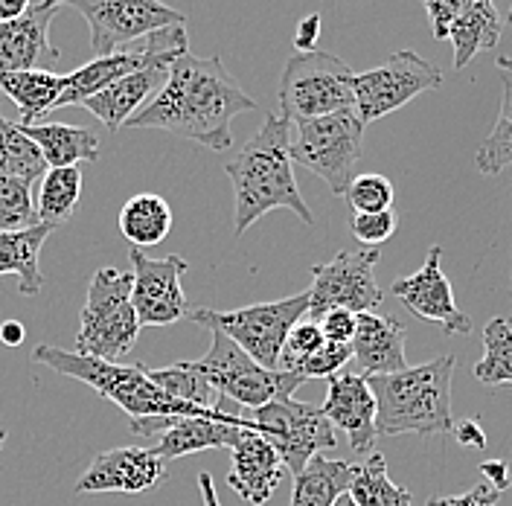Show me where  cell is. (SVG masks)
Returning <instances> with one entry per match:
<instances>
[{
	"instance_id": "6da1fadb",
	"label": "cell",
	"mask_w": 512,
	"mask_h": 506,
	"mask_svg": "<svg viewBox=\"0 0 512 506\" xmlns=\"http://www.w3.org/2000/svg\"><path fill=\"white\" fill-rule=\"evenodd\" d=\"M256 102L239 88L219 56H181L169 67L152 102H146L126 128H163L204 149L233 146V117L254 111Z\"/></svg>"
},
{
	"instance_id": "7a4b0ae2",
	"label": "cell",
	"mask_w": 512,
	"mask_h": 506,
	"mask_svg": "<svg viewBox=\"0 0 512 506\" xmlns=\"http://www.w3.org/2000/svg\"><path fill=\"white\" fill-rule=\"evenodd\" d=\"M291 123L283 114H268L265 126L224 163L233 184V236H242L271 210H291L303 224H315L303 201L291 163Z\"/></svg>"
},
{
	"instance_id": "3957f363",
	"label": "cell",
	"mask_w": 512,
	"mask_h": 506,
	"mask_svg": "<svg viewBox=\"0 0 512 506\" xmlns=\"http://www.w3.org/2000/svg\"><path fill=\"white\" fill-rule=\"evenodd\" d=\"M454 355H440L428 364L408 367L390 376H367L376 396V434H451V376Z\"/></svg>"
},
{
	"instance_id": "277c9868",
	"label": "cell",
	"mask_w": 512,
	"mask_h": 506,
	"mask_svg": "<svg viewBox=\"0 0 512 506\" xmlns=\"http://www.w3.org/2000/svg\"><path fill=\"white\" fill-rule=\"evenodd\" d=\"M32 361L44 364V367H50V370H56L62 376L88 384L102 399H108L120 411H126L128 422L152 419V416H201V413H210L184 405V402L172 399L169 393H163L140 364H114V361L67 352V349L50 347V344L35 347ZM219 399H222V393H219Z\"/></svg>"
},
{
	"instance_id": "5b68a950",
	"label": "cell",
	"mask_w": 512,
	"mask_h": 506,
	"mask_svg": "<svg viewBox=\"0 0 512 506\" xmlns=\"http://www.w3.org/2000/svg\"><path fill=\"white\" fill-rule=\"evenodd\" d=\"M140 329L143 326L131 303V271L99 268L88 283L73 352L123 364L140 338Z\"/></svg>"
},
{
	"instance_id": "8992f818",
	"label": "cell",
	"mask_w": 512,
	"mask_h": 506,
	"mask_svg": "<svg viewBox=\"0 0 512 506\" xmlns=\"http://www.w3.org/2000/svg\"><path fill=\"white\" fill-rule=\"evenodd\" d=\"M364 128L355 108L291 123V163L318 175L329 192L341 198L364 152Z\"/></svg>"
},
{
	"instance_id": "52a82bcc",
	"label": "cell",
	"mask_w": 512,
	"mask_h": 506,
	"mask_svg": "<svg viewBox=\"0 0 512 506\" xmlns=\"http://www.w3.org/2000/svg\"><path fill=\"white\" fill-rule=\"evenodd\" d=\"M306 315H309V291L286 297V300L254 303L236 312L192 309L187 317L204 329L224 332L236 347L245 349L259 367L280 370V352H283L288 332Z\"/></svg>"
},
{
	"instance_id": "ba28073f",
	"label": "cell",
	"mask_w": 512,
	"mask_h": 506,
	"mask_svg": "<svg viewBox=\"0 0 512 506\" xmlns=\"http://www.w3.org/2000/svg\"><path fill=\"white\" fill-rule=\"evenodd\" d=\"M352 79L355 70L332 53L309 50L288 56L277 88L283 117L300 123L352 108Z\"/></svg>"
},
{
	"instance_id": "9c48e42d",
	"label": "cell",
	"mask_w": 512,
	"mask_h": 506,
	"mask_svg": "<svg viewBox=\"0 0 512 506\" xmlns=\"http://www.w3.org/2000/svg\"><path fill=\"white\" fill-rule=\"evenodd\" d=\"M210 335H213L210 349L198 361H192V367L216 393L242 405L245 411L262 408L274 399H288L306 381L288 370L259 367L245 349L236 347L219 329H210Z\"/></svg>"
},
{
	"instance_id": "30bf717a",
	"label": "cell",
	"mask_w": 512,
	"mask_h": 506,
	"mask_svg": "<svg viewBox=\"0 0 512 506\" xmlns=\"http://www.w3.org/2000/svg\"><path fill=\"white\" fill-rule=\"evenodd\" d=\"M254 431L277 448L283 466L291 475H300L303 466L320 454L335 448V428L318 405L297 402L294 396L274 399L262 408L239 413Z\"/></svg>"
},
{
	"instance_id": "8fae6325",
	"label": "cell",
	"mask_w": 512,
	"mask_h": 506,
	"mask_svg": "<svg viewBox=\"0 0 512 506\" xmlns=\"http://www.w3.org/2000/svg\"><path fill=\"white\" fill-rule=\"evenodd\" d=\"M443 85V70L422 59L414 50H396L390 59L352 79V108L367 126L384 114L399 111L414 96L437 91Z\"/></svg>"
},
{
	"instance_id": "7c38bea8",
	"label": "cell",
	"mask_w": 512,
	"mask_h": 506,
	"mask_svg": "<svg viewBox=\"0 0 512 506\" xmlns=\"http://www.w3.org/2000/svg\"><path fill=\"white\" fill-rule=\"evenodd\" d=\"M190 53V41L184 27H169V30L152 32L140 47H128L117 50L111 56H94V62L76 67L73 73L64 76L62 96L56 102V108L67 105H82L88 96L99 94L102 88H108L111 82L123 79L128 73L146 70V67H158V64H172L175 59Z\"/></svg>"
},
{
	"instance_id": "4fadbf2b",
	"label": "cell",
	"mask_w": 512,
	"mask_h": 506,
	"mask_svg": "<svg viewBox=\"0 0 512 506\" xmlns=\"http://www.w3.org/2000/svg\"><path fill=\"white\" fill-rule=\"evenodd\" d=\"M73 9L88 21L94 56H111L137 38L187 24V15L163 0H73Z\"/></svg>"
},
{
	"instance_id": "5bb4252c",
	"label": "cell",
	"mask_w": 512,
	"mask_h": 506,
	"mask_svg": "<svg viewBox=\"0 0 512 506\" xmlns=\"http://www.w3.org/2000/svg\"><path fill=\"white\" fill-rule=\"evenodd\" d=\"M379 251H341L335 259L312 265L315 283L309 288V315L320 317L329 309L347 312H373L384 300V291L376 283Z\"/></svg>"
},
{
	"instance_id": "9a60e30c",
	"label": "cell",
	"mask_w": 512,
	"mask_h": 506,
	"mask_svg": "<svg viewBox=\"0 0 512 506\" xmlns=\"http://www.w3.org/2000/svg\"><path fill=\"white\" fill-rule=\"evenodd\" d=\"M131 262V303L140 326H172L190 315L192 306L181 288V277L190 268L184 256H146L140 248L128 251Z\"/></svg>"
},
{
	"instance_id": "2e32d148",
	"label": "cell",
	"mask_w": 512,
	"mask_h": 506,
	"mask_svg": "<svg viewBox=\"0 0 512 506\" xmlns=\"http://www.w3.org/2000/svg\"><path fill=\"white\" fill-rule=\"evenodd\" d=\"M440 259H443V248L434 245L425 256L422 268L408 277H399L390 285V294L419 320L440 323L446 335H469L475 329V320L457 306L451 283L440 268Z\"/></svg>"
},
{
	"instance_id": "e0dca14e",
	"label": "cell",
	"mask_w": 512,
	"mask_h": 506,
	"mask_svg": "<svg viewBox=\"0 0 512 506\" xmlns=\"http://www.w3.org/2000/svg\"><path fill=\"white\" fill-rule=\"evenodd\" d=\"M251 428L239 411H230V399H219V408L201 416H175L166 431L155 437L152 451L160 460H178L207 448H233L242 431Z\"/></svg>"
},
{
	"instance_id": "ac0fdd59",
	"label": "cell",
	"mask_w": 512,
	"mask_h": 506,
	"mask_svg": "<svg viewBox=\"0 0 512 506\" xmlns=\"http://www.w3.org/2000/svg\"><path fill=\"white\" fill-rule=\"evenodd\" d=\"M332 428H341L355 454H367L376 445V396L364 373L341 370L329 379L326 402L320 405Z\"/></svg>"
},
{
	"instance_id": "d6986e66",
	"label": "cell",
	"mask_w": 512,
	"mask_h": 506,
	"mask_svg": "<svg viewBox=\"0 0 512 506\" xmlns=\"http://www.w3.org/2000/svg\"><path fill=\"white\" fill-rule=\"evenodd\" d=\"M166 472V460H160L152 448H111L96 454L85 475L76 480L79 495L91 492H123L140 495L149 492Z\"/></svg>"
},
{
	"instance_id": "ffe728a7",
	"label": "cell",
	"mask_w": 512,
	"mask_h": 506,
	"mask_svg": "<svg viewBox=\"0 0 512 506\" xmlns=\"http://www.w3.org/2000/svg\"><path fill=\"white\" fill-rule=\"evenodd\" d=\"M286 466L277 454V448L268 443L259 431L245 428L239 443L230 448V472L227 486L251 506H262L271 501L277 486L283 483Z\"/></svg>"
},
{
	"instance_id": "44dd1931",
	"label": "cell",
	"mask_w": 512,
	"mask_h": 506,
	"mask_svg": "<svg viewBox=\"0 0 512 506\" xmlns=\"http://www.w3.org/2000/svg\"><path fill=\"white\" fill-rule=\"evenodd\" d=\"M59 9H30L21 18L0 24V70H50L62 59L59 47L50 44V24Z\"/></svg>"
},
{
	"instance_id": "7402d4cb",
	"label": "cell",
	"mask_w": 512,
	"mask_h": 506,
	"mask_svg": "<svg viewBox=\"0 0 512 506\" xmlns=\"http://www.w3.org/2000/svg\"><path fill=\"white\" fill-rule=\"evenodd\" d=\"M405 326L393 317L376 312H361L352 338V361L364 370V376H390L408 370L405 358Z\"/></svg>"
},
{
	"instance_id": "603a6c76",
	"label": "cell",
	"mask_w": 512,
	"mask_h": 506,
	"mask_svg": "<svg viewBox=\"0 0 512 506\" xmlns=\"http://www.w3.org/2000/svg\"><path fill=\"white\" fill-rule=\"evenodd\" d=\"M169 67L172 64H158V67L128 73L123 79L111 82L108 88H102L99 94L88 96L82 102V108H88L108 131H120L146 105V99L163 88V82L169 76Z\"/></svg>"
},
{
	"instance_id": "cb8c5ba5",
	"label": "cell",
	"mask_w": 512,
	"mask_h": 506,
	"mask_svg": "<svg viewBox=\"0 0 512 506\" xmlns=\"http://www.w3.org/2000/svg\"><path fill=\"white\" fill-rule=\"evenodd\" d=\"M501 15L495 0H472L466 3L448 27V41L454 44V67H466L480 50H495L501 41Z\"/></svg>"
},
{
	"instance_id": "d4e9b609",
	"label": "cell",
	"mask_w": 512,
	"mask_h": 506,
	"mask_svg": "<svg viewBox=\"0 0 512 506\" xmlns=\"http://www.w3.org/2000/svg\"><path fill=\"white\" fill-rule=\"evenodd\" d=\"M53 227L50 224H32L21 230H0V277L15 274L18 277V291L24 297H32L41 291L44 274L38 268V256L44 242L50 239Z\"/></svg>"
},
{
	"instance_id": "484cf974",
	"label": "cell",
	"mask_w": 512,
	"mask_h": 506,
	"mask_svg": "<svg viewBox=\"0 0 512 506\" xmlns=\"http://www.w3.org/2000/svg\"><path fill=\"white\" fill-rule=\"evenodd\" d=\"M21 128L38 146L47 169H64V166H79L85 160L88 163L99 160V137L91 128L67 126V123H35Z\"/></svg>"
},
{
	"instance_id": "4316f807",
	"label": "cell",
	"mask_w": 512,
	"mask_h": 506,
	"mask_svg": "<svg viewBox=\"0 0 512 506\" xmlns=\"http://www.w3.org/2000/svg\"><path fill=\"white\" fill-rule=\"evenodd\" d=\"M64 76L53 70H0V91L9 96L21 114V126L41 123L50 111H56V102L62 96Z\"/></svg>"
},
{
	"instance_id": "83f0119b",
	"label": "cell",
	"mask_w": 512,
	"mask_h": 506,
	"mask_svg": "<svg viewBox=\"0 0 512 506\" xmlns=\"http://www.w3.org/2000/svg\"><path fill=\"white\" fill-rule=\"evenodd\" d=\"M352 463L347 460H329L315 454L300 475H294L291 504L288 506H332L347 489L352 480Z\"/></svg>"
},
{
	"instance_id": "f1b7e54d",
	"label": "cell",
	"mask_w": 512,
	"mask_h": 506,
	"mask_svg": "<svg viewBox=\"0 0 512 506\" xmlns=\"http://www.w3.org/2000/svg\"><path fill=\"white\" fill-rule=\"evenodd\" d=\"M172 230V210L155 192L131 195L120 210V233L131 242V248L160 245Z\"/></svg>"
},
{
	"instance_id": "f546056e",
	"label": "cell",
	"mask_w": 512,
	"mask_h": 506,
	"mask_svg": "<svg viewBox=\"0 0 512 506\" xmlns=\"http://www.w3.org/2000/svg\"><path fill=\"white\" fill-rule=\"evenodd\" d=\"M82 198V169L64 166V169H47L41 178V190L35 201V219L50 227L64 224Z\"/></svg>"
},
{
	"instance_id": "4dcf8cb0",
	"label": "cell",
	"mask_w": 512,
	"mask_h": 506,
	"mask_svg": "<svg viewBox=\"0 0 512 506\" xmlns=\"http://www.w3.org/2000/svg\"><path fill=\"white\" fill-rule=\"evenodd\" d=\"M350 498L358 506H414V495L405 486H396L387 477L384 454L373 451L361 466L352 469Z\"/></svg>"
},
{
	"instance_id": "1f68e13d",
	"label": "cell",
	"mask_w": 512,
	"mask_h": 506,
	"mask_svg": "<svg viewBox=\"0 0 512 506\" xmlns=\"http://www.w3.org/2000/svg\"><path fill=\"white\" fill-rule=\"evenodd\" d=\"M0 172L21 178L27 184H35L47 172V163L41 158L38 146L24 134V128L3 114H0Z\"/></svg>"
},
{
	"instance_id": "d6a6232c",
	"label": "cell",
	"mask_w": 512,
	"mask_h": 506,
	"mask_svg": "<svg viewBox=\"0 0 512 506\" xmlns=\"http://www.w3.org/2000/svg\"><path fill=\"white\" fill-rule=\"evenodd\" d=\"M475 379L486 387L512 384V326L510 320L495 317L483 329V358L475 364Z\"/></svg>"
},
{
	"instance_id": "836d02e7",
	"label": "cell",
	"mask_w": 512,
	"mask_h": 506,
	"mask_svg": "<svg viewBox=\"0 0 512 506\" xmlns=\"http://www.w3.org/2000/svg\"><path fill=\"white\" fill-rule=\"evenodd\" d=\"M146 373L163 393H169L172 399H178L184 405L201 408V411H213L219 405V393L201 379V373L192 367V361H178V364L146 370Z\"/></svg>"
},
{
	"instance_id": "e575fe53",
	"label": "cell",
	"mask_w": 512,
	"mask_h": 506,
	"mask_svg": "<svg viewBox=\"0 0 512 506\" xmlns=\"http://www.w3.org/2000/svg\"><path fill=\"white\" fill-rule=\"evenodd\" d=\"M475 166L483 175H501L507 166H512V73H504V91H501V108L498 120L486 140L478 146Z\"/></svg>"
},
{
	"instance_id": "d590c367",
	"label": "cell",
	"mask_w": 512,
	"mask_h": 506,
	"mask_svg": "<svg viewBox=\"0 0 512 506\" xmlns=\"http://www.w3.org/2000/svg\"><path fill=\"white\" fill-rule=\"evenodd\" d=\"M38 224L32 184L0 172V230H21Z\"/></svg>"
},
{
	"instance_id": "8d00e7d4",
	"label": "cell",
	"mask_w": 512,
	"mask_h": 506,
	"mask_svg": "<svg viewBox=\"0 0 512 506\" xmlns=\"http://www.w3.org/2000/svg\"><path fill=\"white\" fill-rule=\"evenodd\" d=\"M344 198L352 207V213H384V210H393V184L379 172L355 175Z\"/></svg>"
},
{
	"instance_id": "74e56055",
	"label": "cell",
	"mask_w": 512,
	"mask_h": 506,
	"mask_svg": "<svg viewBox=\"0 0 512 506\" xmlns=\"http://www.w3.org/2000/svg\"><path fill=\"white\" fill-rule=\"evenodd\" d=\"M323 344H326V338L320 332L318 320H300V323H294V329L288 332L286 344H283V352H280V370L294 373Z\"/></svg>"
},
{
	"instance_id": "f35d334b",
	"label": "cell",
	"mask_w": 512,
	"mask_h": 506,
	"mask_svg": "<svg viewBox=\"0 0 512 506\" xmlns=\"http://www.w3.org/2000/svg\"><path fill=\"white\" fill-rule=\"evenodd\" d=\"M347 361H352L350 344H332V341H326V344H323L315 355H309L294 373L306 381L332 379L335 373H341V370L347 367Z\"/></svg>"
},
{
	"instance_id": "ab89813d",
	"label": "cell",
	"mask_w": 512,
	"mask_h": 506,
	"mask_svg": "<svg viewBox=\"0 0 512 506\" xmlns=\"http://www.w3.org/2000/svg\"><path fill=\"white\" fill-rule=\"evenodd\" d=\"M396 224H399V219H396L393 210H384V213H352L350 230L361 245L379 248L396 233Z\"/></svg>"
},
{
	"instance_id": "60d3db41",
	"label": "cell",
	"mask_w": 512,
	"mask_h": 506,
	"mask_svg": "<svg viewBox=\"0 0 512 506\" xmlns=\"http://www.w3.org/2000/svg\"><path fill=\"white\" fill-rule=\"evenodd\" d=\"M355 323H358V315L355 312H347V309H329L326 315L318 317L320 332L326 341L332 344H352L355 338Z\"/></svg>"
},
{
	"instance_id": "b9f144b4",
	"label": "cell",
	"mask_w": 512,
	"mask_h": 506,
	"mask_svg": "<svg viewBox=\"0 0 512 506\" xmlns=\"http://www.w3.org/2000/svg\"><path fill=\"white\" fill-rule=\"evenodd\" d=\"M501 495L504 492H498L495 486L480 480L475 489H469L463 495H437V498H428L425 506H495L501 501Z\"/></svg>"
},
{
	"instance_id": "7bdbcfd3",
	"label": "cell",
	"mask_w": 512,
	"mask_h": 506,
	"mask_svg": "<svg viewBox=\"0 0 512 506\" xmlns=\"http://www.w3.org/2000/svg\"><path fill=\"white\" fill-rule=\"evenodd\" d=\"M469 0H422L425 12H428V24L434 38H446L451 18L466 6Z\"/></svg>"
},
{
	"instance_id": "ee69618b",
	"label": "cell",
	"mask_w": 512,
	"mask_h": 506,
	"mask_svg": "<svg viewBox=\"0 0 512 506\" xmlns=\"http://www.w3.org/2000/svg\"><path fill=\"white\" fill-rule=\"evenodd\" d=\"M480 475H483V480L489 486H495L498 492H507L512 486L510 463L507 460H486V463H480Z\"/></svg>"
},
{
	"instance_id": "f6af8a7d",
	"label": "cell",
	"mask_w": 512,
	"mask_h": 506,
	"mask_svg": "<svg viewBox=\"0 0 512 506\" xmlns=\"http://www.w3.org/2000/svg\"><path fill=\"white\" fill-rule=\"evenodd\" d=\"M318 35H320V15H309V18H303V21L297 24V35H294V47H297V53H309V50H315Z\"/></svg>"
},
{
	"instance_id": "bcb514c9",
	"label": "cell",
	"mask_w": 512,
	"mask_h": 506,
	"mask_svg": "<svg viewBox=\"0 0 512 506\" xmlns=\"http://www.w3.org/2000/svg\"><path fill=\"white\" fill-rule=\"evenodd\" d=\"M463 445H472V448H486V434L475 419H463V422H454V431H451Z\"/></svg>"
},
{
	"instance_id": "7dc6e473",
	"label": "cell",
	"mask_w": 512,
	"mask_h": 506,
	"mask_svg": "<svg viewBox=\"0 0 512 506\" xmlns=\"http://www.w3.org/2000/svg\"><path fill=\"white\" fill-rule=\"evenodd\" d=\"M30 9L32 0H0V24H9V21L21 18Z\"/></svg>"
},
{
	"instance_id": "c3c4849f",
	"label": "cell",
	"mask_w": 512,
	"mask_h": 506,
	"mask_svg": "<svg viewBox=\"0 0 512 506\" xmlns=\"http://www.w3.org/2000/svg\"><path fill=\"white\" fill-rule=\"evenodd\" d=\"M24 338H27V332H24V326H21L18 320H6V323L0 326V341H3L6 347H21Z\"/></svg>"
},
{
	"instance_id": "681fc988",
	"label": "cell",
	"mask_w": 512,
	"mask_h": 506,
	"mask_svg": "<svg viewBox=\"0 0 512 506\" xmlns=\"http://www.w3.org/2000/svg\"><path fill=\"white\" fill-rule=\"evenodd\" d=\"M198 489H201L204 506H222L219 495H216V483H213V475L201 472V475H198Z\"/></svg>"
},
{
	"instance_id": "f907efd6",
	"label": "cell",
	"mask_w": 512,
	"mask_h": 506,
	"mask_svg": "<svg viewBox=\"0 0 512 506\" xmlns=\"http://www.w3.org/2000/svg\"><path fill=\"white\" fill-rule=\"evenodd\" d=\"M62 3H73V0H41L38 9H59Z\"/></svg>"
},
{
	"instance_id": "816d5d0a",
	"label": "cell",
	"mask_w": 512,
	"mask_h": 506,
	"mask_svg": "<svg viewBox=\"0 0 512 506\" xmlns=\"http://www.w3.org/2000/svg\"><path fill=\"white\" fill-rule=\"evenodd\" d=\"M495 64H498L504 73H512V56H498V59H495Z\"/></svg>"
},
{
	"instance_id": "f5cc1de1",
	"label": "cell",
	"mask_w": 512,
	"mask_h": 506,
	"mask_svg": "<svg viewBox=\"0 0 512 506\" xmlns=\"http://www.w3.org/2000/svg\"><path fill=\"white\" fill-rule=\"evenodd\" d=\"M332 506H358V504L352 501L350 492H344V495H341V498H338V501H335V504H332Z\"/></svg>"
},
{
	"instance_id": "db71d44e",
	"label": "cell",
	"mask_w": 512,
	"mask_h": 506,
	"mask_svg": "<svg viewBox=\"0 0 512 506\" xmlns=\"http://www.w3.org/2000/svg\"><path fill=\"white\" fill-rule=\"evenodd\" d=\"M3 443H6V431L0 428V448H3Z\"/></svg>"
},
{
	"instance_id": "11a10c76",
	"label": "cell",
	"mask_w": 512,
	"mask_h": 506,
	"mask_svg": "<svg viewBox=\"0 0 512 506\" xmlns=\"http://www.w3.org/2000/svg\"><path fill=\"white\" fill-rule=\"evenodd\" d=\"M507 24H512V6H510V12H507Z\"/></svg>"
},
{
	"instance_id": "9f6ffc18",
	"label": "cell",
	"mask_w": 512,
	"mask_h": 506,
	"mask_svg": "<svg viewBox=\"0 0 512 506\" xmlns=\"http://www.w3.org/2000/svg\"><path fill=\"white\" fill-rule=\"evenodd\" d=\"M510 326H512V315H510Z\"/></svg>"
}]
</instances>
